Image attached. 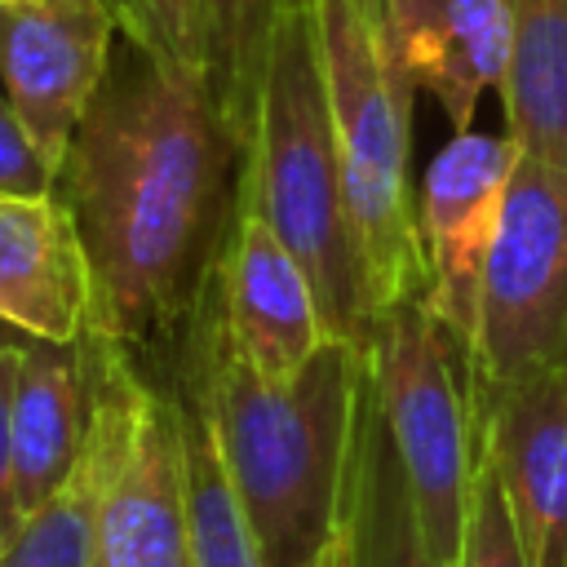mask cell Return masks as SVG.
<instances>
[{
	"label": "cell",
	"instance_id": "cell-1",
	"mask_svg": "<svg viewBox=\"0 0 567 567\" xmlns=\"http://www.w3.org/2000/svg\"><path fill=\"white\" fill-rule=\"evenodd\" d=\"M239 173L244 151L204 75L124 35L53 182L93 270L89 332L128 350L195 323L230 239Z\"/></svg>",
	"mask_w": 567,
	"mask_h": 567
},
{
	"label": "cell",
	"instance_id": "cell-2",
	"mask_svg": "<svg viewBox=\"0 0 567 567\" xmlns=\"http://www.w3.org/2000/svg\"><path fill=\"white\" fill-rule=\"evenodd\" d=\"M186 372L204 394L261 567H306L346 523L363 346L323 341L292 381H266L235 350L208 284Z\"/></svg>",
	"mask_w": 567,
	"mask_h": 567
},
{
	"label": "cell",
	"instance_id": "cell-3",
	"mask_svg": "<svg viewBox=\"0 0 567 567\" xmlns=\"http://www.w3.org/2000/svg\"><path fill=\"white\" fill-rule=\"evenodd\" d=\"M239 195L275 226V235L310 275L328 337L368 346L377 319L350 221L310 0H288L275 22L257 97V133L244 155Z\"/></svg>",
	"mask_w": 567,
	"mask_h": 567
},
{
	"label": "cell",
	"instance_id": "cell-4",
	"mask_svg": "<svg viewBox=\"0 0 567 567\" xmlns=\"http://www.w3.org/2000/svg\"><path fill=\"white\" fill-rule=\"evenodd\" d=\"M319 22L323 80L346 173L350 221L363 257L372 319L425 297L430 270L408 186L412 155V71L385 49L354 0H310Z\"/></svg>",
	"mask_w": 567,
	"mask_h": 567
},
{
	"label": "cell",
	"instance_id": "cell-5",
	"mask_svg": "<svg viewBox=\"0 0 567 567\" xmlns=\"http://www.w3.org/2000/svg\"><path fill=\"white\" fill-rule=\"evenodd\" d=\"M363 354L416 532L439 563L456 567L478 456L465 350L430 315L425 297H412L377 319Z\"/></svg>",
	"mask_w": 567,
	"mask_h": 567
},
{
	"label": "cell",
	"instance_id": "cell-6",
	"mask_svg": "<svg viewBox=\"0 0 567 567\" xmlns=\"http://www.w3.org/2000/svg\"><path fill=\"white\" fill-rule=\"evenodd\" d=\"M89 425L102 439L93 567H195L182 501L177 390L151 385L128 350L84 332Z\"/></svg>",
	"mask_w": 567,
	"mask_h": 567
},
{
	"label": "cell",
	"instance_id": "cell-7",
	"mask_svg": "<svg viewBox=\"0 0 567 567\" xmlns=\"http://www.w3.org/2000/svg\"><path fill=\"white\" fill-rule=\"evenodd\" d=\"M470 390L567 363V168L518 151L483 266Z\"/></svg>",
	"mask_w": 567,
	"mask_h": 567
},
{
	"label": "cell",
	"instance_id": "cell-8",
	"mask_svg": "<svg viewBox=\"0 0 567 567\" xmlns=\"http://www.w3.org/2000/svg\"><path fill=\"white\" fill-rule=\"evenodd\" d=\"M120 13L111 0L0 4V80L35 155L58 182L66 146L111 66Z\"/></svg>",
	"mask_w": 567,
	"mask_h": 567
},
{
	"label": "cell",
	"instance_id": "cell-9",
	"mask_svg": "<svg viewBox=\"0 0 567 567\" xmlns=\"http://www.w3.org/2000/svg\"><path fill=\"white\" fill-rule=\"evenodd\" d=\"M474 443L492 465L523 563L567 567V363L474 385Z\"/></svg>",
	"mask_w": 567,
	"mask_h": 567
},
{
	"label": "cell",
	"instance_id": "cell-10",
	"mask_svg": "<svg viewBox=\"0 0 567 567\" xmlns=\"http://www.w3.org/2000/svg\"><path fill=\"white\" fill-rule=\"evenodd\" d=\"M514 164H518V142L509 133L465 128L430 159L421 182L416 230H421L425 270H430L425 306L465 354L474 341L483 266L496 239Z\"/></svg>",
	"mask_w": 567,
	"mask_h": 567
},
{
	"label": "cell",
	"instance_id": "cell-11",
	"mask_svg": "<svg viewBox=\"0 0 567 567\" xmlns=\"http://www.w3.org/2000/svg\"><path fill=\"white\" fill-rule=\"evenodd\" d=\"M213 301L235 350L266 381H292L332 341L310 275L244 195L213 275Z\"/></svg>",
	"mask_w": 567,
	"mask_h": 567
},
{
	"label": "cell",
	"instance_id": "cell-12",
	"mask_svg": "<svg viewBox=\"0 0 567 567\" xmlns=\"http://www.w3.org/2000/svg\"><path fill=\"white\" fill-rule=\"evenodd\" d=\"M0 323L35 341H80L93 323V270L71 208L0 195Z\"/></svg>",
	"mask_w": 567,
	"mask_h": 567
},
{
	"label": "cell",
	"instance_id": "cell-13",
	"mask_svg": "<svg viewBox=\"0 0 567 567\" xmlns=\"http://www.w3.org/2000/svg\"><path fill=\"white\" fill-rule=\"evenodd\" d=\"M385 49L439 97L452 133H465L483 89L509 66V18L501 0H385Z\"/></svg>",
	"mask_w": 567,
	"mask_h": 567
},
{
	"label": "cell",
	"instance_id": "cell-14",
	"mask_svg": "<svg viewBox=\"0 0 567 567\" xmlns=\"http://www.w3.org/2000/svg\"><path fill=\"white\" fill-rule=\"evenodd\" d=\"M13 478L22 514H35L62 492L84 456L89 434V368L80 341H27L13 381Z\"/></svg>",
	"mask_w": 567,
	"mask_h": 567
},
{
	"label": "cell",
	"instance_id": "cell-15",
	"mask_svg": "<svg viewBox=\"0 0 567 567\" xmlns=\"http://www.w3.org/2000/svg\"><path fill=\"white\" fill-rule=\"evenodd\" d=\"M509 66L501 80L505 133L518 151L567 168V0H501Z\"/></svg>",
	"mask_w": 567,
	"mask_h": 567
},
{
	"label": "cell",
	"instance_id": "cell-16",
	"mask_svg": "<svg viewBox=\"0 0 567 567\" xmlns=\"http://www.w3.org/2000/svg\"><path fill=\"white\" fill-rule=\"evenodd\" d=\"M346 527H350L354 567H447L425 549L416 532L412 496L394 461V447L385 439L368 372H363V399H359V439H354V470H350V496H346Z\"/></svg>",
	"mask_w": 567,
	"mask_h": 567
},
{
	"label": "cell",
	"instance_id": "cell-17",
	"mask_svg": "<svg viewBox=\"0 0 567 567\" xmlns=\"http://www.w3.org/2000/svg\"><path fill=\"white\" fill-rule=\"evenodd\" d=\"M177 416H182V501H186L195 567H261L239 492L226 474V461L204 408V394L186 368L177 385Z\"/></svg>",
	"mask_w": 567,
	"mask_h": 567
},
{
	"label": "cell",
	"instance_id": "cell-18",
	"mask_svg": "<svg viewBox=\"0 0 567 567\" xmlns=\"http://www.w3.org/2000/svg\"><path fill=\"white\" fill-rule=\"evenodd\" d=\"M284 4L288 0H195L199 71L244 155L257 133L266 53H270V35Z\"/></svg>",
	"mask_w": 567,
	"mask_h": 567
},
{
	"label": "cell",
	"instance_id": "cell-19",
	"mask_svg": "<svg viewBox=\"0 0 567 567\" xmlns=\"http://www.w3.org/2000/svg\"><path fill=\"white\" fill-rule=\"evenodd\" d=\"M102 496V439L84 434V456L53 501L27 514L22 532L0 554V567H93Z\"/></svg>",
	"mask_w": 567,
	"mask_h": 567
},
{
	"label": "cell",
	"instance_id": "cell-20",
	"mask_svg": "<svg viewBox=\"0 0 567 567\" xmlns=\"http://www.w3.org/2000/svg\"><path fill=\"white\" fill-rule=\"evenodd\" d=\"M478 447V443H474ZM456 567H527L501 483L483 452L474 456V483H470V509H465V536H461V558Z\"/></svg>",
	"mask_w": 567,
	"mask_h": 567
},
{
	"label": "cell",
	"instance_id": "cell-21",
	"mask_svg": "<svg viewBox=\"0 0 567 567\" xmlns=\"http://www.w3.org/2000/svg\"><path fill=\"white\" fill-rule=\"evenodd\" d=\"M120 31L177 71H199L195 0H115ZM204 75V71H199Z\"/></svg>",
	"mask_w": 567,
	"mask_h": 567
},
{
	"label": "cell",
	"instance_id": "cell-22",
	"mask_svg": "<svg viewBox=\"0 0 567 567\" xmlns=\"http://www.w3.org/2000/svg\"><path fill=\"white\" fill-rule=\"evenodd\" d=\"M49 190H53V173L35 155L9 97L0 93V195H49Z\"/></svg>",
	"mask_w": 567,
	"mask_h": 567
},
{
	"label": "cell",
	"instance_id": "cell-23",
	"mask_svg": "<svg viewBox=\"0 0 567 567\" xmlns=\"http://www.w3.org/2000/svg\"><path fill=\"white\" fill-rule=\"evenodd\" d=\"M22 350H27V341L0 354V554L9 549V540L27 523L22 501H18V478H13V430H9L13 381H18V368H22Z\"/></svg>",
	"mask_w": 567,
	"mask_h": 567
},
{
	"label": "cell",
	"instance_id": "cell-24",
	"mask_svg": "<svg viewBox=\"0 0 567 567\" xmlns=\"http://www.w3.org/2000/svg\"><path fill=\"white\" fill-rule=\"evenodd\" d=\"M306 567H354V558H350V527L341 523V532L323 545V554L319 558H310Z\"/></svg>",
	"mask_w": 567,
	"mask_h": 567
},
{
	"label": "cell",
	"instance_id": "cell-25",
	"mask_svg": "<svg viewBox=\"0 0 567 567\" xmlns=\"http://www.w3.org/2000/svg\"><path fill=\"white\" fill-rule=\"evenodd\" d=\"M354 9L372 22V31H381V27H385V0H354Z\"/></svg>",
	"mask_w": 567,
	"mask_h": 567
},
{
	"label": "cell",
	"instance_id": "cell-26",
	"mask_svg": "<svg viewBox=\"0 0 567 567\" xmlns=\"http://www.w3.org/2000/svg\"><path fill=\"white\" fill-rule=\"evenodd\" d=\"M22 341H31L27 332H18V328H9V323H0V354L4 350H13V346H22Z\"/></svg>",
	"mask_w": 567,
	"mask_h": 567
},
{
	"label": "cell",
	"instance_id": "cell-27",
	"mask_svg": "<svg viewBox=\"0 0 567 567\" xmlns=\"http://www.w3.org/2000/svg\"><path fill=\"white\" fill-rule=\"evenodd\" d=\"M0 4H27V0H0Z\"/></svg>",
	"mask_w": 567,
	"mask_h": 567
},
{
	"label": "cell",
	"instance_id": "cell-28",
	"mask_svg": "<svg viewBox=\"0 0 567 567\" xmlns=\"http://www.w3.org/2000/svg\"><path fill=\"white\" fill-rule=\"evenodd\" d=\"M111 4H115V0H111Z\"/></svg>",
	"mask_w": 567,
	"mask_h": 567
}]
</instances>
